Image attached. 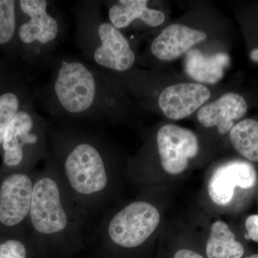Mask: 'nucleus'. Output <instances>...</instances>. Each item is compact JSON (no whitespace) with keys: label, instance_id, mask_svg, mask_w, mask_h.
<instances>
[{"label":"nucleus","instance_id":"nucleus-8","mask_svg":"<svg viewBox=\"0 0 258 258\" xmlns=\"http://www.w3.org/2000/svg\"><path fill=\"white\" fill-rule=\"evenodd\" d=\"M37 172H0V237L28 234L29 214Z\"/></svg>","mask_w":258,"mask_h":258},{"label":"nucleus","instance_id":"nucleus-18","mask_svg":"<svg viewBox=\"0 0 258 258\" xmlns=\"http://www.w3.org/2000/svg\"><path fill=\"white\" fill-rule=\"evenodd\" d=\"M35 90L27 88L21 92L8 90L0 93V152L7 128L20 110L34 101Z\"/></svg>","mask_w":258,"mask_h":258},{"label":"nucleus","instance_id":"nucleus-14","mask_svg":"<svg viewBox=\"0 0 258 258\" xmlns=\"http://www.w3.org/2000/svg\"><path fill=\"white\" fill-rule=\"evenodd\" d=\"M148 3L147 0L113 2L108 7L110 23L119 30L129 28L137 21L152 28L159 26L165 20V14L161 10L149 8Z\"/></svg>","mask_w":258,"mask_h":258},{"label":"nucleus","instance_id":"nucleus-24","mask_svg":"<svg viewBox=\"0 0 258 258\" xmlns=\"http://www.w3.org/2000/svg\"><path fill=\"white\" fill-rule=\"evenodd\" d=\"M245 258H258V254H253V255L249 256Z\"/></svg>","mask_w":258,"mask_h":258},{"label":"nucleus","instance_id":"nucleus-1","mask_svg":"<svg viewBox=\"0 0 258 258\" xmlns=\"http://www.w3.org/2000/svg\"><path fill=\"white\" fill-rule=\"evenodd\" d=\"M50 76L35 90V99L56 123L93 125L125 113L124 101L112 80L82 58L56 54Z\"/></svg>","mask_w":258,"mask_h":258},{"label":"nucleus","instance_id":"nucleus-21","mask_svg":"<svg viewBox=\"0 0 258 258\" xmlns=\"http://www.w3.org/2000/svg\"><path fill=\"white\" fill-rule=\"evenodd\" d=\"M247 233L244 235L247 240L258 242V215H252L247 217L245 222Z\"/></svg>","mask_w":258,"mask_h":258},{"label":"nucleus","instance_id":"nucleus-9","mask_svg":"<svg viewBox=\"0 0 258 258\" xmlns=\"http://www.w3.org/2000/svg\"><path fill=\"white\" fill-rule=\"evenodd\" d=\"M157 143L161 166L170 174L183 172L189 159L198 155L200 148L192 131L174 124L164 125L159 129Z\"/></svg>","mask_w":258,"mask_h":258},{"label":"nucleus","instance_id":"nucleus-16","mask_svg":"<svg viewBox=\"0 0 258 258\" xmlns=\"http://www.w3.org/2000/svg\"><path fill=\"white\" fill-rule=\"evenodd\" d=\"M208 258H241L244 247L235 240V236L225 222H215L207 242Z\"/></svg>","mask_w":258,"mask_h":258},{"label":"nucleus","instance_id":"nucleus-17","mask_svg":"<svg viewBox=\"0 0 258 258\" xmlns=\"http://www.w3.org/2000/svg\"><path fill=\"white\" fill-rule=\"evenodd\" d=\"M231 143L236 151L249 161L258 162V122L244 119L230 132Z\"/></svg>","mask_w":258,"mask_h":258},{"label":"nucleus","instance_id":"nucleus-13","mask_svg":"<svg viewBox=\"0 0 258 258\" xmlns=\"http://www.w3.org/2000/svg\"><path fill=\"white\" fill-rule=\"evenodd\" d=\"M247 111V103L240 95L227 93L200 108L198 119L204 127H217L219 133L225 134L235 125L234 120L240 119Z\"/></svg>","mask_w":258,"mask_h":258},{"label":"nucleus","instance_id":"nucleus-15","mask_svg":"<svg viewBox=\"0 0 258 258\" xmlns=\"http://www.w3.org/2000/svg\"><path fill=\"white\" fill-rule=\"evenodd\" d=\"M229 62L227 54L205 55L200 50L191 49L185 57V71L198 82L215 84L223 79Z\"/></svg>","mask_w":258,"mask_h":258},{"label":"nucleus","instance_id":"nucleus-10","mask_svg":"<svg viewBox=\"0 0 258 258\" xmlns=\"http://www.w3.org/2000/svg\"><path fill=\"white\" fill-rule=\"evenodd\" d=\"M210 97L211 91L202 83H178L163 90L158 103L167 118L177 120L187 118L200 109Z\"/></svg>","mask_w":258,"mask_h":258},{"label":"nucleus","instance_id":"nucleus-19","mask_svg":"<svg viewBox=\"0 0 258 258\" xmlns=\"http://www.w3.org/2000/svg\"><path fill=\"white\" fill-rule=\"evenodd\" d=\"M18 2L0 0V46L11 43L16 37Z\"/></svg>","mask_w":258,"mask_h":258},{"label":"nucleus","instance_id":"nucleus-11","mask_svg":"<svg viewBox=\"0 0 258 258\" xmlns=\"http://www.w3.org/2000/svg\"><path fill=\"white\" fill-rule=\"evenodd\" d=\"M257 173L254 166L242 161H233L219 166L208 184L210 198L217 205L232 201L236 187L249 189L255 184Z\"/></svg>","mask_w":258,"mask_h":258},{"label":"nucleus","instance_id":"nucleus-23","mask_svg":"<svg viewBox=\"0 0 258 258\" xmlns=\"http://www.w3.org/2000/svg\"><path fill=\"white\" fill-rule=\"evenodd\" d=\"M249 57H250L251 60L258 63V47L251 51Z\"/></svg>","mask_w":258,"mask_h":258},{"label":"nucleus","instance_id":"nucleus-6","mask_svg":"<svg viewBox=\"0 0 258 258\" xmlns=\"http://www.w3.org/2000/svg\"><path fill=\"white\" fill-rule=\"evenodd\" d=\"M33 101L18 112L5 132L0 172L35 170L50 157V123L34 109Z\"/></svg>","mask_w":258,"mask_h":258},{"label":"nucleus","instance_id":"nucleus-12","mask_svg":"<svg viewBox=\"0 0 258 258\" xmlns=\"http://www.w3.org/2000/svg\"><path fill=\"white\" fill-rule=\"evenodd\" d=\"M207 37V34L201 30L181 24H173L153 40L151 53L159 60H174L187 53L195 45L203 42Z\"/></svg>","mask_w":258,"mask_h":258},{"label":"nucleus","instance_id":"nucleus-5","mask_svg":"<svg viewBox=\"0 0 258 258\" xmlns=\"http://www.w3.org/2000/svg\"><path fill=\"white\" fill-rule=\"evenodd\" d=\"M18 5L24 19L17 25L16 37L25 58L32 67L46 69L66 37L63 15L49 0H20Z\"/></svg>","mask_w":258,"mask_h":258},{"label":"nucleus","instance_id":"nucleus-22","mask_svg":"<svg viewBox=\"0 0 258 258\" xmlns=\"http://www.w3.org/2000/svg\"><path fill=\"white\" fill-rule=\"evenodd\" d=\"M173 258H205L201 254L190 249H179Z\"/></svg>","mask_w":258,"mask_h":258},{"label":"nucleus","instance_id":"nucleus-2","mask_svg":"<svg viewBox=\"0 0 258 258\" xmlns=\"http://www.w3.org/2000/svg\"><path fill=\"white\" fill-rule=\"evenodd\" d=\"M50 157L90 222L98 217L112 187L111 151L97 127L56 123L49 130Z\"/></svg>","mask_w":258,"mask_h":258},{"label":"nucleus","instance_id":"nucleus-3","mask_svg":"<svg viewBox=\"0 0 258 258\" xmlns=\"http://www.w3.org/2000/svg\"><path fill=\"white\" fill-rule=\"evenodd\" d=\"M90 223L48 159L34 183L29 235L38 247L75 250L90 235Z\"/></svg>","mask_w":258,"mask_h":258},{"label":"nucleus","instance_id":"nucleus-4","mask_svg":"<svg viewBox=\"0 0 258 258\" xmlns=\"http://www.w3.org/2000/svg\"><path fill=\"white\" fill-rule=\"evenodd\" d=\"M101 2L83 0L75 5V42L81 57L103 73L125 74L137 55L126 37L102 15Z\"/></svg>","mask_w":258,"mask_h":258},{"label":"nucleus","instance_id":"nucleus-20","mask_svg":"<svg viewBox=\"0 0 258 258\" xmlns=\"http://www.w3.org/2000/svg\"><path fill=\"white\" fill-rule=\"evenodd\" d=\"M34 241L29 234L15 237H0V258H30Z\"/></svg>","mask_w":258,"mask_h":258},{"label":"nucleus","instance_id":"nucleus-7","mask_svg":"<svg viewBox=\"0 0 258 258\" xmlns=\"http://www.w3.org/2000/svg\"><path fill=\"white\" fill-rule=\"evenodd\" d=\"M159 222V210L148 202L137 200L102 220L90 235L121 248L134 249L147 242Z\"/></svg>","mask_w":258,"mask_h":258}]
</instances>
